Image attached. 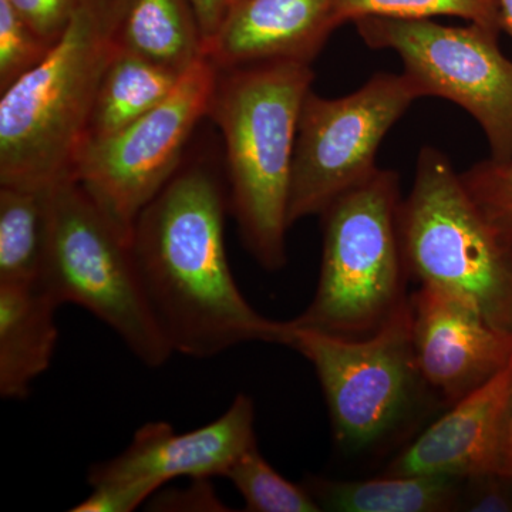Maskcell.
<instances>
[{
    "mask_svg": "<svg viewBox=\"0 0 512 512\" xmlns=\"http://www.w3.org/2000/svg\"><path fill=\"white\" fill-rule=\"evenodd\" d=\"M228 195L204 165L178 170L134 225V256L174 353L208 359L241 343L284 345L286 322L265 318L239 291L225 248Z\"/></svg>",
    "mask_w": 512,
    "mask_h": 512,
    "instance_id": "obj_1",
    "label": "cell"
},
{
    "mask_svg": "<svg viewBox=\"0 0 512 512\" xmlns=\"http://www.w3.org/2000/svg\"><path fill=\"white\" fill-rule=\"evenodd\" d=\"M311 64L269 60L220 70L208 116L224 137L229 211L266 271L286 265L289 188Z\"/></svg>",
    "mask_w": 512,
    "mask_h": 512,
    "instance_id": "obj_2",
    "label": "cell"
},
{
    "mask_svg": "<svg viewBox=\"0 0 512 512\" xmlns=\"http://www.w3.org/2000/svg\"><path fill=\"white\" fill-rule=\"evenodd\" d=\"M124 0H83L32 72L0 99V185L47 191L74 180Z\"/></svg>",
    "mask_w": 512,
    "mask_h": 512,
    "instance_id": "obj_3",
    "label": "cell"
},
{
    "mask_svg": "<svg viewBox=\"0 0 512 512\" xmlns=\"http://www.w3.org/2000/svg\"><path fill=\"white\" fill-rule=\"evenodd\" d=\"M400 204L399 174L379 167L326 208L318 288L293 326L366 338L409 303Z\"/></svg>",
    "mask_w": 512,
    "mask_h": 512,
    "instance_id": "obj_4",
    "label": "cell"
},
{
    "mask_svg": "<svg viewBox=\"0 0 512 512\" xmlns=\"http://www.w3.org/2000/svg\"><path fill=\"white\" fill-rule=\"evenodd\" d=\"M40 288L57 306H82L140 362L163 366L173 349L144 292L131 238L76 180L46 191V248Z\"/></svg>",
    "mask_w": 512,
    "mask_h": 512,
    "instance_id": "obj_5",
    "label": "cell"
},
{
    "mask_svg": "<svg viewBox=\"0 0 512 512\" xmlns=\"http://www.w3.org/2000/svg\"><path fill=\"white\" fill-rule=\"evenodd\" d=\"M399 229L410 278L453 293L512 330V255L439 148L423 147L417 156Z\"/></svg>",
    "mask_w": 512,
    "mask_h": 512,
    "instance_id": "obj_6",
    "label": "cell"
},
{
    "mask_svg": "<svg viewBox=\"0 0 512 512\" xmlns=\"http://www.w3.org/2000/svg\"><path fill=\"white\" fill-rule=\"evenodd\" d=\"M284 346L312 363L336 443L348 453L389 439L429 390L414 356L410 301L366 338H339L286 322Z\"/></svg>",
    "mask_w": 512,
    "mask_h": 512,
    "instance_id": "obj_7",
    "label": "cell"
},
{
    "mask_svg": "<svg viewBox=\"0 0 512 512\" xmlns=\"http://www.w3.org/2000/svg\"><path fill=\"white\" fill-rule=\"evenodd\" d=\"M353 23L370 49L400 57L421 97L466 110L484 131L493 160L512 158V62L498 47L497 33L431 19L369 16Z\"/></svg>",
    "mask_w": 512,
    "mask_h": 512,
    "instance_id": "obj_8",
    "label": "cell"
},
{
    "mask_svg": "<svg viewBox=\"0 0 512 512\" xmlns=\"http://www.w3.org/2000/svg\"><path fill=\"white\" fill-rule=\"evenodd\" d=\"M421 93L404 73H376L338 99L308 93L299 116L288 222L322 215L377 170L380 144Z\"/></svg>",
    "mask_w": 512,
    "mask_h": 512,
    "instance_id": "obj_9",
    "label": "cell"
},
{
    "mask_svg": "<svg viewBox=\"0 0 512 512\" xmlns=\"http://www.w3.org/2000/svg\"><path fill=\"white\" fill-rule=\"evenodd\" d=\"M218 67L207 56L181 76L173 93L116 136L87 144L73 178L133 239L144 208L180 170L195 127L210 113Z\"/></svg>",
    "mask_w": 512,
    "mask_h": 512,
    "instance_id": "obj_10",
    "label": "cell"
},
{
    "mask_svg": "<svg viewBox=\"0 0 512 512\" xmlns=\"http://www.w3.org/2000/svg\"><path fill=\"white\" fill-rule=\"evenodd\" d=\"M414 356L421 379L453 406L512 359V330L495 326L470 302L431 285L410 295Z\"/></svg>",
    "mask_w": 512,
    "mask_h": 512,
    "instance_id": "obj_11",
    "label": "cell"
},
{
    "mask_svg": "<svg viewBox=\"0 0 512 512\" xmlns=\"http://www.w3.org/2000/svg\"><path fill=\"white\" fill-rule=\"evenodd\" d=\"M255 446V404L247 394H238L221 417L190 433H175L165 421L144 424L123 453L93 464L87 481L92 487L150 481L163 488L175 478L225 477Z\"/></svg>",
    "mask_w": 512,
    "mask_h": 512,
    "instance_id": "obj_12",
    "label": "cell"
},
{
    "mask_svg": "<svg viewBox=\"0 0 512 512\" xmlns=\"http://www.w3.org/2000/svg\"><path fill=\"white\" fill-rule=\"evenodd\" d=\"M512 396V359L501 372L434 421L383 474L470 480L504 476Z\"/></svg>",
    "mask_w": 512,
    "mask_h": 512,
    "instance_id": "obj_13",
    "label": "cell"
},
{
    "mask_svg": "<svg viewBox=\"0 0 512 512\" xmlns=\"http://www.w3.org/2000/svg\"><path fill=\"white\" fill-rule=\"evenodd\" d=\"M335 0H238L205 49L218 70L269 60L311 64L330 33Z\"/></svg>",
    "mask_w": 512,
    "mask_h": 512,
    "instance_id": "obj_14",
    "label": "cell"
},
{
    "mask_svg": "<svg viewBox=\"0 0 512 512\" xmlns=\"http://www.w3.org/2000/svg\"><path fill=\"white\" fill-rule=\"evenodd\" d=\"M59 306L39 285L0 284V396L22 400L49 369Z\"/></svg>",
    "mask_w": 512,
    "mask_h": 512,
    "instance_id": "obj_15",
    "label": "cell"
},
{
    "mask_svg": "<svg viewBox=\"0 0 512 512\" xmlns=\"http://www.w3.org/2000/svg\"><path fill=\"white\" fill-rule=\"evenodd\" d=\"M120 49L184 74L205 57L192 0H124L116 29Z\"/></svg>",
    "mask_w": 512,
    "mask_h": 512,
    "instance_id": "obj_16",
    "label": "cell"
},
{
    "mask_svg": "<svg viewBox=\"0 0 512 512\" xmlns=\"http://www.w3.org/2000/svg\"><path fill=\"white\" fill-rule=\"evenodd\" d=\"M464 480L446 476H389L359 481L311 477L305 483L322 511L450 512L460 510Z\"/></svg>",
    "mask_w": 512,
    "mask_h": 512,
    "instance_id": "obj_17",
    "label": "cell"
},
{
    "mask_svg": "<svg viewBox=\"0 0 512 512\" xmlns=\"http://www.w3.org/2000/svg\"><path fill=\"white\" fill-rule=\"evenodd\" d=\"M181 76L119 47L101 79L83 147L116 136L153 110Z\"/></svg>",
    "mask_w": 512,
    "mask_h": 512,
    "instance_id": "obj_18",
    "label": "cell"
},
{
    "mask_svg": "<svg viewBox=\"0 0 512 512\" xmlns=\"http://www.w3.org/2000/svg\"><path fill=\"white\" fill-rule=\"evenodd\" d=\"M46 248V191L0 185V284L39 285Z\"/></svg>",
    "mask_w": 512,
    "mask_h": 512,
    "instance_id": "obj_19",
    "label": "cell"
},
{
    "mask_svg": "<svg viewBox=\"0 0 512 512\" xmlns=\"http://www.w3.org/2000/svg\"><path fill=\"white\" fill-rule=\"evenodd\" d=\"M431 19L454 16L500 35L498 0H335L332 20L338 29L346 22L369 18Z\"/></svg>",
    "mask_w": 512,
    "mask_h": 512,
    "instance_id": "obj_20",
    "label": "cell"
},
{
    "mask_svg": "<svg viewBox=\"0 0 512 512\" xmlns=\"http://www.w3.org/2000/svg\"><path fill=\"white\" fill-rule=\"evenodd\" d=\"M225 477L237 488L251 512H319L305 484L291 483L262 456L258 446L248 450Z\"/></svg>",
    "mask_w": 512,
    "mask_h": 512,
    "instance_id": "obj_21",
    "label": "cell"
},
{
    "mask_svg": "<svg viewBox=\"0 0 512 512\" xmlns=\"http://www.w3.org/2000/svg\"><path fill=\"white\" fill-rule=\"evenodd\" d=\"M461 181L498 239L512 255V158L471 165Z\"/></svg>",
    "mask_w": 512,
    "mask_h": 512,
    "instance_id": "obj_22",
    "label": "cell"
},
{
    "mask_svg": "<svg viewBox=\"0 0 512 512\" xmlns=\"http://www.w3.org/2000/svg\"><path fill=\"white\" fill-rule=\"evenodd\" d=\"M53 45L22 18L9 0H0V93L39 66Z\"/></svg>",
    "mask_w": 512,
    "mask_h": 512,
    "instance_id": "obj_23",
    "label": "cell"
},
{
    "mask_svg": "<svg viewBox=\"0 0 512 512\" xmlns=\"http://www.w3.org/2000/svg\"><path fill=\"white\" fill-rule=\"evenodd\" d=\"M92 494L74 505V512H131L150 500L160 485L150 481H124L94 485Z\"/></svg>",
    "mask_w": 512,
    "mask_h": 512,
    "instance_id": "obj_24",
    "label": "cell"
},
{
    "mask_svg": "<svg viewBox=\"0 0 512 512\" xmlns=\"http://www.w3.org/2000/svg\"><path fill=\"white\" fill-rule=\"evenodd\" d=\"M22 18L49 42L56 43L83 0H9Z\"/></svg>",
    "mask_w": 512,
    "mask_h": 512,
    "instance_id": "obj_25",
    "label": "cell"
},
{
    "mask_svg": "<svg viewBox=\"0 0 512 512\" xmlns=\"http://www.w3.org/2000/svg\"><path fill=\"white\" fill-rule=\"evenodd\" d=\"M460 510L474 512H511V478L504 476H485L464 480Z\"/></svg>",
    "mask_w": 512,
    "mask_h": 512,
    "instance_id": "obj_26",
    "label": "cell"
},
{
    "mask_svg": "<svg viewBox=\"0 0 512 512\" xmlns=\"http://www.w3.org/2000/svg\"><path fill=\"white\" fill-rule=\"evenodd\" d=\"M210 478H195L190 487L154 494L151 510L156 511H229L215 493Z\"/></svg>",
    "mask_w": 512,
    "mask_h": 512,
    "instance_id": "obj_27",
    "label": "cell"
},
{
    "mask_svg": "<svg viewBox=\"0 0 512 512\" xmlns=\"http://www.w3.org/2000/svg\"><path fill=\"white\" fill-rule=\"evenodd\" d=\"M192 2L197 9L202 35H204L205 49H207L208 43L211 42L212 37L217 35L222 22L227 18L232 3L231 0H192Z\"/></svg>",
    "mask_w": 512,
    "mask_h": 512,
    "instance_id": "obj_28",
    "label": "cell"
},
{
    "mask_svg": "<svg viewBox=\"0 0 512 512\" xmlns=\"http://www.w3.org/2000/svg\"><path fill=\"white\" fill-rule=\"evenodd\" d=\"M500 6L501 28L512 37V0H498Z\"/></svg>",
    "mask_w": 512,
    "mask_h": 512,
    "instance_id": "obj_29",
    "label": "cell"
},
{
    "mask_svg": "<svg viewBox=\"0 0 512 512\" xmlns=\"http://www.w3.org/2000/svg\"><path fill=\"white\" fill-rule=\"evenodd\" d=\"M504 477L512 480V396L510 409V423H508L507 453H505Z\"/></svg>",
    "mask_w": 512,
    "mask_h": 512,
    "instance_id": "obj_30",
    "label": "cell"
},
{
    "mask_svg": "<svg viewBox=\"0 0 512 512\" xmlns=\"http://www.w3.org/2000/svg\"><path fill=\"white\" fill-rule=\"evenodd\" d=\"M235 2H238V0H231V3H235ZM232 6V5H231Z\"/></svg>",
    "mask_w": 512,
    "mask_h": 512,
    "instance_id": "obj_31",
    "label": "cell"
}]
</instances>
